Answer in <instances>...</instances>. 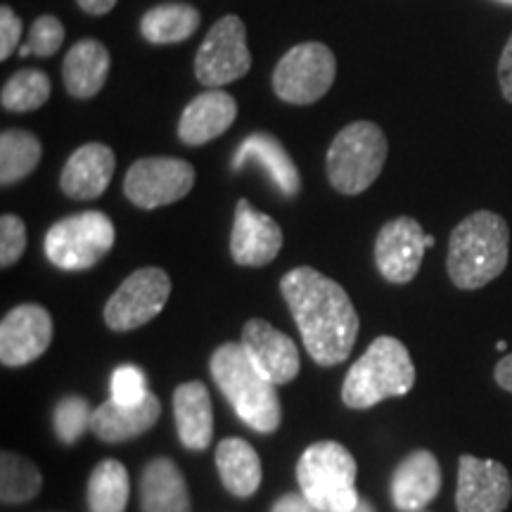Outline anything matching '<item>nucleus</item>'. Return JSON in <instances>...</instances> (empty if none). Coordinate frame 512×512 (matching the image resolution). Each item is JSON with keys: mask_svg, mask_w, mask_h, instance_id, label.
<instances>
[{"mask_svg": "<svg viewBox=\"0 0 512 512\" xmlns=\"http://www.w3.org/2000/svg\"><path fill=\"white\" fill-rule=\"evenodd\" d=\"M27 249V226L15 214H3L0 219V266L10 268L22 259Z\"/></svg>", "mask_w": 512, "mask_h": 512, "instance_id": "obj_34", "label": "nucleus"}, {"mask_svg": "<svg viewBox=\"0 0 512 512\" xmlns=\"http://www.w3.org/2000/svg\"><path fill=\"white\" fill-rule=\"evenodd\" d=\"M432 235L413 216H399V219L384 223L375 238V264L377 271L387 283L406 285L418 275L422 256L434 247Z\"/></svg>", "mask_w": 512, "mask_h": 512, "instance_id": "obj_12", "label": "nucleus"}, {"mask_svg": "<svg viewBox=\"0 0 512 512\" xmlns=\"http://www.w3.org/2000/svg\"><path fill=\"white\" fill-rule=\"evenodd\" d=\"M171 294L169 273L157 266L140 268L131 273L119 290L112 294L110 302L105 304L107 328L114 332H131L143 328L152 318L164 311Z\"/></svg>", "mask_w": 512, "mask_h": 512, "instance_id": "obj_10", "label": "nucleus"}, {"mask_svg": "<svg viewBox=\"0 0 512 512\" xmlns=\"http://www.w3.org/2000/svg\"><path fill=\"white\" fill-rule=\"evenodd\" d=\"M415 384V366L408 349L396 337L382 335L370 342L351 366L342 387L344 406L366 411L392 396H406Z\"/></svg>", "mask_w": 512, "mask_h": 512, "instance_id": "obj_4", "label": "nucleus"}, {"mask_svg": "<svg viewBox=\"0 0 512 512\" xmlns=\"http://www.w3.org/2000/svg\"><path fill=\"white\" fill-rule=\"evenodd\" d=\"M200 10L188 3H164L147 10L140 19V34L152 46L183 43L200 29Z\"/></svg>", "mask_w": 512, "mask_h": 512, "instance_id": "obj_26", "label": "nucleus"}, {"mask_svg": "<svg viewBox=\"0 0 512 512\" xmlns=\"http://www.w3.org/2000/svg\"><path fill=\"white\" fill-rule=\"evenodd\" d=\"M496 3H503V5H510V8H512V0H496Z\"/></svg>", "mask_w": 512, "mask_h": 512, "instance_id": "obj_41", "label": "nucleus"}, {"mask_svg": "<svg viewBox=\"0 0 512 512\" xmlns=\"http://www.w3.org/2000/svg\"><path fill=\"white\" fill-rule=\"evenodd\" d=\"M114 240L117 233L110 216L102 211H81L48 228L43 252L60 271L79 273L98 266L112 252Z\"/></svg>", "mask_w": 512, "mask_h": 512, "instance_id": "obj_7", "label": "nucleus"}, {"mask_svg": "<svg viewBox=\"0 0 512 512\" xmlns=\"http://www.w3.org/2000/svg\"><path fill=\"white\" fill-rule=\"evenodd\" d=\"M195 185V169L178 157H143L124 178V195L140 209H159L183 200Z\"/></svg>", "mask_w": 512, "mask_h": 512, "instance_id": "obj_11", "label": "nucleus"}, {"mask_svg": "<svg viewBox=\"0 0 512 512\" xmlns=\"http://www.w3.org/2000/svg\"><path fill=\"white\" fill-rule=\"evenodd\" d=\"M392 503L399 512H422L441 491V465L437 456L425 448L408 453L396 465L392 484Z\"/></svg>", "mask_w": 512, "mask_h": 512, "instance_id": "obj_17", "label": "nucleus"}, {"mask_svg": "<svg viewBox=\"0 0 512 512\" xmlns=\"http://www.w3.org/2000/svg\"><path fill=\"white\" fill-rule=\"evenodd\" d=\"M242 347L273 384L292 382L302 368L297 344L264 318L247 320L242 328Z\"/></svg>", "mask_w": 512, "mask_h": 512, "instance_id": "obj_16", "label": "nucleus"}, {"mask_svg": "<svg viewBox=\"0 0 512 512\" xmlns=\"http://www.w3.org/2000/svg\"><path fill=\"white\" fill-rule=\"evenodd\" d=\"M53 342V318L38 304H19L0 323V361L5 368H22L46 354Z\"/></svg>", "mask_w": 512, "mask_h": 512, "instance_id": "obj_14", "label": "nucleus"}, {"mask_svg": "<svg viewBox=\"0 0 512 512\" xmlns=\"http://www.w3.org/2000/svg\"><path fill=\"white\" fill-rule=\"evenodd\" d=\"M43 157V145L34 133L10 128L0 133V183L8 188L24 181Z\"/></svg>", "mask_w": 512, "mask_h": 512, "instance_id": "obj_28", "label": "nucleus"}, {"mask_svg": "<svg viewBox=\"0 0 512 512\" xmlns=\"http://www.w3.org/2000/svg\"><path fill=\"white\" fill-rule=\"evenodd\" d=\"M211 377L249 430L273 434L283 420L278 384L254 366L242 342H226L211 354Z\"/></svg>", "mask_w": 512, "mask_h": 512, "instance_id": "obj_3", "label": "nucleus"}, {"mask_svg": "<svg viewBox=\"0 0 512 512\" xmlns=\"http://www.w3.org/2000/svg\"><path fill=\"white\" fill-rule=\"evenodd\" d=\"M238 119V102L221 88H209L188 102L178 121V138L185 145L200 147L223 136Z\"/></svg>", "mask_w": 512, "mask_h": 512, "instance_id": "obj_19", "label": "nucleus"}, {"mask_svg": "<svg viewBox=\"0 0 512 512\" xmlns=\"http://www.w3.org/2000/svg\"><path fill=\"white\" fill-rule=\"evenodd\" d=\"M128 494H131V482H128V470L119 460L107 458L95 465L88 479L86 501L91 512H126Z\"/></svg>", "mask_w": 512, "mask_h": 512, "instance_id": "obj_27", "label": "nucleus"}, {"mask_svg": "<svg viewBox=\"0 0 512 512\" xmlns=\"http://www.w3.org/2000/svg\"><path fill=\"white\" fill-rule=\"evenodd\" d=\"M351 512H377V510L368 501H363V498H361V501H358V505Z\"/></svg>", "mask_w": 512, "mask_h": 512, "instance_id": "obj_40", "label": "nucleus"}, {"mask_svg": "<svg viewBox=\"0 0 512 512\" xmlns=\"http://www.w3.org/2000/svg\"><path fill=\"white\" fill-rule=\"evenodd\" d=\"M140 510L143 512H192L185 477L171 458H155L140 475Z\"/></svg>", "mask_w": 512, "mask_h": 512, "instance_id": "obj_23", "label": "nucleus"}, {"mask_svg": "<svg viewBox=\"0 0 512 512\" xmlns=\"http://www.w3.org/2000/svg\"><path fill=\"white\" fill-rule=\"evenodd\" d=\"M93 411L81 396H64L53 411V427L62 444H76L83 432L91 430Z\"/></svg>", "mask_w": 512, "mask_h": 512, "instance_id": "obj_31", "label": "nucleus"}, {"mask_svg": "<svg viewBox=\"0 0 512 512\" xmlns=\"http://www.w3.org/2000/svg\"><path fill=\"white\" fill-rule=\"evenodd\" d=\"M114 169H117V157L110 145L86 143L74 150L64 164L60 188L72 200H98L102 192L110 188Z\"/></svg>", "mask_w": 512, "mask_h": 512, "instance_id": "obj_18", "label": "nucleus"}, {"mask_svg": "<svg viewBox=\"0 0 512 512\" xmlns=\"http://www.w3.org/2000/svg\"><path fill=\"white\" fill-rule=\"evenodd\" d=\"M494 377H496V384L505 392L512 394V354L503 356L501 361L496 363V370H494Z\"/></svg>", "mask_w": 512, "mask_h": 512, "instance_id": "obj_38", "label": "nucleus"}, {"mask_svg": "<svg viewBox=\"0 0 512 512\" xmlns=\"http://www.w3.org/2000/svg\"><path fill=\"white\" fill-rule=\"evenodd\" d=\"M76 3H79V8L86 12V15L102 17L107 15V12H112L119 0H76Z\"/></svg>", "mask_w": 512, "mask_h": 512, "instance_id": "obj_39", "label": "nucleus"}, {"mask_svg": "<svg viewBox=\"0 0 512 512\" xmlns=\"http://www.w3.org/2000/svg\"><path fill=\"white\" fill-rule=\"evenodd\" d=\"M178 441L188 451H207L214 439V408L209 389L200 380L185 382L174 392Z\"/></svg>", "mask_w": 512, "mask_h": 512, "instance_id": "obj_22", "label": "nucleus"}, {"mask_svg": "<svg viewBox=\"0 0 512 512\" xmlns=\"http://www.w3.org/2000/svg\"><path fill=\"white\" fill-rule=\"evenodd\" d=\"M249 162L259 166L264 174L271 178L275 188L283 192L285 197H297L302 188V178H299L297 164L287 155V150L278 138L268 136V133H252L242 140L238 152L233 157V169H245Z\"/></svg>", "mask_w": 512, "mask_h": 512, "instance_id": "obj_21", "label": "nucleus"}, {"mask_svg": "<svg viewBox=\"0 0 512 512\" xmlns=\"http://www.w3.org/2000/svg\"><path fill=\"white\" fill-rule=\"evenodd\" d=\"M356 460L337 441H316L297 463L302 494L323 512H351L361 501L356 494Z\"/></svg>", "mask_w": 512, "mask_h": 512, "instance_id": "obj_5", "label": "nucleus"}, {"mask_svg": "<svg viewBox=\"0 0 512 512\" xmlns=\"http://www.w3.org/2000/svg\"><path fill=\"white\" fill-rule=\"evenodd\" d=\"M159 415H162V403L152 392L136 406H124L110 399L93 411L91 432L105 444H121L150 432L157 425Z\"/></svg>", "mask_w": 512, "mask_h": 512, "instance_id": "obj_20", "label": "nucleus"}, {"mask_svg": "<svg viewBox=\"0 0 512 512\" xmlns=\"http://www.w3.org/2000/svg\"><path fill=\"white\" fill-rule=\"evenodd\" d=\"M112 399L124 406H136L143 399H147L150 389H147V377L136 366H119L112 373L110 380Z\"/></svg>", "mask_w": 512, "mask_h": 512, "instance_id": "obj_33", "label": "nucleus"}, {"mask_svg": "<svg viewBox=\"0 0 512 512\" xmlns=\"http://www.w3.org/2000/svg\"><path fill=\"white\" fill-rule=\"evenodd\" d=\"M337 60L325 43L306 41L287 50L275 64L273 91L290 105H313L335 83Z\"/></svg>", "mask_w": 512, "mask_h": 512, "instance_id": "obj_8", "label": "nucleus"}, {"mask_svg": "<svg viewBox=\"0 0 512 512\" xmlns=\"http://www.w3.org/2000/svg\"><path fill=\"white\" fill-rule=\"evenodd\" d=\"M389 145L384 131L373 121H354L332 140L325 171L332 188L342 195H361L382 174Z\"/></svg>", "mask_w": 512, "mask_h": 512, "instance_id": "obj_6", "label": "nucleus"}, {"mask_svg": "<svg viewBox=\"0 0 512 512\" xmlns=\"http://www.w3.org/2000/svg\"><path fill=\"white\" fill-rule=\"evenodd\" d=\"M283 249V230L264 211L247 200H238L230 233V256L238 266H268Z\"/></svg>", "mask_w": 512, "mask_h": 512, "instance_id": "obj_15", "label": "nucleus"}, {"mask_svg": "<svg viewBox=\"0 0 512 512\" xmlns=\"http://www.w3.org/2000/svg\"><path fill=\"white\" fill-rule=\"evenodd\" d=\"M110 74V50L95 38L76 41L62 62L64 88L76 100L95 98Z\"/></svg>", "mask_w": 512, "mask_h": 512, "instance_id": "obj_24", "label": "nucleus"}, {"mask_svg": "<svg viewBox=\"0 0 512 512\" xmlns=\"http://www.w3.org/2000/svg\"><path fill=\"white\" fill-rule=\"evenodd\" d=\"M271 512H323V510H318L304 494H285L275 501Z\"/></svg>", "mask_w": 512, "mask_h": 512, "instance_id": "obj_37", "label": "nucleus"}, {"mask_svg": "<svg viewBox=\"0 0 512 512\" xmlns=\"http://www.w3.org/2000/svg\"><path fill=\"white\" fill-rule=\"evenodd\" d=\"M24 24L22 19L17 17V12L10 8V5H3L0 8V60H8V57L19 48V41H22Z\"/></svg>", "mask_w": 512, "mask_h": 512, "instance_id": "obj_35", "label": "nucleus"}, {"mask_svg": "<svg viewBox=\"0 0 512 512\" xmlns=\"http://www.w3.org/2000/svg\"><path fill=\"white\" fill-rule=\"evenodd\" d=\"M50 100V79L41 69H19L3 86L0 102L8 112H34Z\"/></svg>", "mask_w": 512, "mask_h": 512, "instance_id": "obj_30", "label": "nucleus"}, {"mask_svg": "<svg viewBox=\"0 0 512 512\" xmlns=\"http://www.w3.org/2000/svg\"><path fill=\"white\" fill-rule=\"evenodd\" d=\"M216 467L226 491L235 498H249L261 486V460L245 439H223L216 448Z\"/></svg>", "mask_w": 512, "mask_h": 512, "instance_id": "obj_25", "label": "nucleus"}, {"mask_svg": "<svg viewBox=\"0 0 512 512\" xmlns=\"http://www.w3.org/2000/svg\"><path fill=\"white\" fill-rule=\"evenodd\" d=\"M280 292L313 361L325 368L347 361L361 328L347 290L316 268L299 266L283 275Z\"/></svg>", "mask_w": 512, "mask_h": 512, "instance_id": "obj_1", "label": "nucleus"}, {"mask_svg": "<svg viewBox=\"0 0 512 512\" xmlns=\"http://www.w3.org/2000/svg\"><path fill=\"white\" fill-rule=\"evenodd\" d=\"M252 69L245 22L238 15L221 17L204 36L195 55V76L202 86L223 88Z\"/></svg>", "mask_w": 512, "mask_h": 512, "instance_id": "obj_9", "label": "nucleus"}, {"mask_svg": "<svg viewBox=\"0 0 512 512\" xmlns=\"http://www.w3.org/2000/svg\"><path fill=\"white\" fill-rule=\"evenodd\" d=\"M512 498L508 467L498 460L465 453L458 460V512H503Z\"/></svg>", "mask_w": 512, "mask_h": 512, "instance_id": "obj_13", "label": "nucleus"}, {"mask_svg": "<svg viewBox=\"0 0 512 512\" xmlns=\"http://www.w3.org/2000/svg\"><path fill=\"white\" fill-rule=\"evenodd\" d=\"M43 486L41 470L31 460L5 451L0 458V498L5 505L27 503Z\"/></svg>", "mask_w": 512, "mask_h": 512, "instance_id": "obj_29", "label": "nucleus"}, {"mask_svg": "<svg viewBox=\"0 0 512 512\" xmlns=\"http://www.w3.org/2000/svg\"><path fill=\"white\" fill-rule=\"evenodd\" d=\"M498 83H501L503 98L512 102V36L508 38V43H505L501 62H498Z\"/></svg>", "mask_w": 512, "mask_h": 512, "instance_id": "obj_36", "label": "nucleus"}, {"mask_svg": "<svg viewBox=\"0 0 512 512\" xmlns=\"http://www.w3.org/2000/svg\"><path fill=\"white\" fill-rule=\"evenodd\" d=\"M510 228L494 211H475L453 228L446 271L458 290H479L508 266Z\"/></svg>", "mask_w": 512, "mask_h": 512, "instance_id": "obj_2", "label": "nucleus"}, {"mask_svg": "<svg viewBox=\"0 0 512 512\" xmlns=\"http://www.w3.org/2000/svg\"><path fill=\"white\" fill-rule=\"evenodd\" d=\"M64 43V27L55 15H41L31 24L29 38L19 46V55L29 57H53Z\"/></svg>", "mask_w": 512, "mask_h": 512, "instance_id": "obj_32", "label": "nucleus"}]
</instances>
